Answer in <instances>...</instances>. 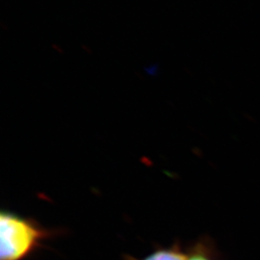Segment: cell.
<instances>
[{"instance_id":"6da1fadb","label":"cell","mask_w":260,"mask_h":260,"mask_svg":"<svg viewBox=\"0 0 260 260\" xmlns=\"http://www.w3.org/2000/svg\"><path fill=\"white\" fill-rule=\"evenodd\" d=\"M51 233L31 219L3 210L0 215V260H22Z\"/></svg>"},{"instance_id":"7a4b0ae2","label":"cell","mask_w":260,"mask_h":260,"mask_svg":"<svg viewBox=\"0 0 260 260\" xmlns=\"http://www.w3.org/2000/svg\"><path fill=\"white\" fill-rule=\"evenodd\" d=\"M187 258H188V253H185L182 251L178 247V245H175L170 248H163V249L156 250L152 253L149 254L148 256H146L145 258L140 260H187ZM128 260L138 259L129 257Z\"/></svg>"},{"instance_id":"3957f363","label":"cell","mask_w":260,"mask_h":260,"mask_svg":"<svg viewBox=\"0 0 260 260\" xmlns=\"http://www.w3.org/2000/svg\"><path fill=\"white\" fill-rule=\"evenodd\" d=\"M187 260H211V258L201 250H195L191 253H188Z\"/></svg>"}]
</instances>
